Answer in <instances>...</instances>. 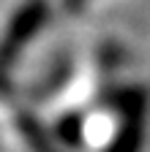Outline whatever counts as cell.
<instances>
[{
	"instance_id": "6da1fadb",
	"label": "cell",
	"mask_w": 150,
	"mask_h": 152,
	"mask_svg": "<svg viewBox=\"0 0 150 152\" xmlns=\"http://www.w3.org/2000/svg\"><path fill=\"white\" fill-rule=\"evenodd\" d=\"M44 19H47V6H44V0H30L27 6L14 16V22H11L6 38L0 41V65L14 60L16 52H19V46L27 44L30 38L38 33V27L44 25Z\"/></svg>"
},
{
	"instance_id": "7a4b0ae2",
	"label": "cell",
	"mask_w": 150,
	"mask_h": 152,
	"mask_svg": "<svg viewBox=\"0 0 150 152\" xmlns=\"http://www.w3.org/2000/svg\"><path fill=\"white\" fill-rule=\"evenodd\" d=\"M142 141V109H131L126 114V122L120 128V136L115 139L112 152H137Z\"/></svg>"
},
{
	"instance_id": "3957f363",
	"label": "cell",
	"mask_w": 150,
	"mask_h": 152,
	"mask_svg": "<svg viewBox=\"0 0 150 152\" xmlns=\"http://www.w3.org/2000/svg\"><path fill=\"white\" fill-rule=\"evenodd\" d=\"M74 3H79V0H74Z\"/></svg>"
}]
</instances>
